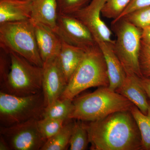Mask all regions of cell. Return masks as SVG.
<instances>
[{
	"instance_id": "5bb4252c",
	"label": "cell",
	"mask_w": 150,
	"mask_h": 150,
	"mask_svg": "<svg viewBox=\"0 0 150 150\" xmlns=\"http://www.w3.org/2000/svg\"><path fill=\"white\" fill-rule=\"evenodd\" d=\"M96 41L102 51L106 62L109 80L108 88L115 91L125 79L126 71L113 50L114 43L100 40Z\"/></svg>"
},
{
	"instance_id": "8992f818",
	"label": "cell",
	"mask_w": 150,
	"mask_h": 150,
	"mask_svg": "<svg viewBox=\"0 0 150 150\" xmlns=\"http://www.w3.org/2000/svg\"><path fill=\"white\" fill-rule=\"evenodd\" d=\"M111 25L116 36L113 50L126 73L143 77L139 65L142 30L124 18L112 21Z\"/></svg>"
},
{
	"instance_id": "ac0fdd59",
	"label": "cell",
	"mask_w": 150,
	"mask_h": 150,
	"mask_svg": "<svg viewBox=\"0 0 150 150\" xmlns=\"http://www.w3.org/2000/svg\"><path fill=\"white\" fill-rule=\"evenodd\" d=\"M73 120L69 119L67 120L62 129L57 134L48 139L40 150H67L69 145L75 121Z\"/></svg>"
},
{
	"instance_id": "4fadbf2b",
	"label": "cell",
	"mask_w": 150,
	"mask_h": 150,
	"mask_svg": "<svg viewBox=\"0 0 150 150\" xmlns=\"http://www.w3.org/2000/svg\"><path fill=\"white\" fill-rule=\"evenodd\" d=\"M35 37L40 57L43 62L59 56L62 40L51 28L40 23H34Z\"/></svg>"
},
{
	"instance_id": "83f0119b",
	"label": "cell",
	"mask_w": 150,
	"mask_h": 150,
	"mask_svg": "<svg viewBox=\"0 0 150 150\" xmlns=\"http://www.w3.org/2000/svg\"><path fill=\"white\" fill-rule=\"evenodd\" d=\"M150 6V0H131L129 5L118 18L112 21H116L133 11Z\"/></svg>"
},
{
	"instance_id": "ffe728a7",
	"label": "cell",
	"mask_w": 150,
	"mask_h": 150,
	"mask_svg": "<svg viewBox=\"0 0 150 150\" xmlns=\"http://www.w3.org/2000/svg\"><path fill=\"white\" fill-rule=\"evenodd\" d=\"M130 111L137 122L141 134L142 150H150V99L147 114H144L136 105L131 107Z\"/></svg>"
},
{
	"instance_id": "9a60e30c",
	"label": "cell",
	"mask_w": 150,
	"mask_h": 150,
	"mask_svg": "<svg viewBox=\"0 0 150 150\" xmlns=\"http://www.w3.org/2000/svg\"><path fill=\"white\" fill-rule=\"evenodd\" d=\"M32 4L21 0H0V24L30 19Z\"/></svg>"
},
{
	"instance_id": "e0dca14e",
	"label": "cell",
	"mask_w": 150,
	"mask_h": 150,
	"mask_svg": "<svg viewBox=\"0 0 150 150\" xmlns=\"http://www.w3.org/2000/svg\"><path fill=\"white\" fill-rule=\"evenodd\" d=\"M62 40L58 60L67 83L74 73L82 59L85 50L70 45Z\"/></svg>"
},
{
	"instance_id": "52a82bcc",
	"label": "cell",
	"mask_w": 150,
	"mask_h": 150,
	"mask_svg": "<svg viewBox=\"0 0 150 150\" xmlns=\"http://www.w3.org/2000/svg\"><path fill=\"white\" fill-rule=\"evenodd\" d=\"M43 92L19 96L0 92L1 126H9L43 118L45 109Z\"/></svg>"
},
{
	"instance_id": "f546056e",
	"label": "cell",
	"mask_w": 150,
	"mask_h": 150,
	"mask_svg": "<svg viewBox=\"0 0 150 150\" xmlns=\"http://www.w3.org/2000/svg\"><path fill=\"white\" fill-rule=\"evenodd\" d=\"M142 85L148 97L150 99V79L146 78H141Z\"/></svg>"
},
{
	"instance_id": "8fae6325",
	"label": "cell",
	"mask_w": 150,
	"mask_h": 150,
	"mask_svg": "<svg viewBox=\"0 0 150 150\" xmlns=\"http://www.w3.org/2000/svg\"><path fill=\"white\" fill-rule=\"evenodd\" d=\"M42 68V92L46 107L61 97L67 83L58 56L44 62Z\"/></svg>"
},
{
	"instance_id": "6da1fadb",
	"label": "cell",
	"mask_w": 150,
	"mask_h": 150,
	"mask_svg": "<svg viewBox=\"0 0 150 150\" xmlns=\"http://www.w3.org/2000/svg\"><path fill=\"white\" fill-rule=\"evenodd\" d=\"M86 126L91 150H142L139 129L130 110L113 112Z\"/></svg>"
},
{
	"instance_id": "44dd1931",
	"label": "cell",
	"mask_w": 150,
	"mask_h": 150,
	"mask_svg": "<svg viewBox=\"0 0 150 150\" xmlns=\"http://www.w3.org/2000/svg\"><path fill=\"white\" fill-rule=\"evenodd\" d=\"M75 121L69 142V150L87 149L90 143L86 124L84 121Z\"/></svg>"
},
{
	"instance_id": "3957f363",
	"label": "cell",
	"mask_w": 150,
	"mask_h": 150,
	"mask_svg": "<svg viewBox=\"0 0 150 150\" xmlns=\"http://www.w3.org/2000/svg\"><path fill=\"white\" fill-rule=\"evenodd\" d=\"M109 85L106 62L102 51L97 43L85 50L79 65L60 98L73 100L87 89L108 87Z\"/></svg>"
},
{
	"instance_id": "7a4b0ae2",
	"label": "cell",
	"mask_w": 150,
	"mask_h": 150,
	"mask_svg": "<svg viewBox=\"0 0 150 150\" xmlns=\"http://www.w3.org/2000/svg\"><path fill=\"white\" fill-rule=\"evenodd\" d=\"M73 103L74 108L69 119L89 122L117 111L130 110L134 105L108 87H100L93 92L75 98Z\"/></svg>"
},
{
	"instance_id": "cb8c5ba5",
	"label": "cell",
	"mask_w": 150,
	"mask_h": 150,
	"mask_svg": "<svg viewBox=\"0 0 150 150\" xmlns=\"http://www.w3.org/2000/svg\"><path fill=\"white\" fill-rule=\"evenodd\" d=\"M131 1L105 0L101 11V15L106 18L115 20L121 15Z\"/></svg>"
},
{
	"instance_id": "5b68a950",
	"label": "cell",
	"mask_w": 150,
	"mask_h": 150,
	"mask_svg": "<svg viewBox=\"0 0 150 150\" xmlns=\"http://www.w3.org/2000/svg\"><path fill=\"white\" fill-rule=\"evenodd\" d=\"M8 53L11 69L5 82L1 85V92L24 96L42 91L43 68L14 52Z\"/></svg>"
},
{
	"instance_id": "277c9868",
	"label": "cell",
	"mask_w": 150,
	"mask_h": 150,
	"mask_svg": "<svg viewBox=\"0 0 150 150\" xmlns=\"http://www.w3.org/2000/svg\"><path fill=\"white\" fill-rule=\"evenodd\" d=\"M0 47L6 52L18 54L33 64L43 67L35 26L30 19L0 24Z\"/></svg>"
},
{
	"instance_id": "484cf974",
	"label": "cell",
	"mask_w": 150,
	"mask_h": 150,
	"mask_svg": "<svg viewBox=\"0 0 150 150\" xmlns=\"http://www.w3.org/2000/svg\"><path fill=\"white\" fill-rule=\"evenodd\" d=\"M139 65L142 77L150 79V46L141 42Z\"/></svg>"
},
{
	"instance_id": "7402d4cb",
	"label": "cell",
	"mask_w": 150,
	"mask_h": 150,
	"mask_svg": "<svg viewBox=\"0 0 150 150\" xmlns=\"http://www.w3.org/2000/svg\"><path fill=\"white\" fill-rule=\"evenodd\" d=\"M66 121L42 118L38 121V127L42 137L47 141L62 129Z\"/></svg>"
},
{
	"instance_id": "4316f807",
	"label": "cell",
	"mask_w": 150,
	"mask_h": 150,
	"mask_svg": "<svg viewBox=\"0 0 150 150\" xmlns=\"http://www.w3.org/2000/svg\"><path fill=\"white\" fill-rule=\"evenodd\" d=\"M1 48L0 51V83L3 84L5 82L11 69V59L7 52Z\"/></svg>"
},
{
	"instance_id": "d4e9b609",
	"label": "cell",
	"mask_w": 150,
	"mask_h": 150,
	"mask_svg": "<svg viewBox=\"0 0 150 150\" xmlns=\"http://www.w3.org/2000/svg\"><path fill=\"white\" fill-rule=\"evenodd\" d=\"M91 0H56L59 13L72 15L83 8Z\"/></svg>"
},
{
	"instance_id": "2e32d148",
	"label": "cell",
	"mask_w": 150,
	"mask_h": 150,
	"mask_svg": "<svg viewBox=\"0 0 150 150\" xmlns=\"http://www.w3.org/2000/svg\"><path fill=\"white\" fill-rule=\"evenodd\" d=\"M58 15L56 0H37L32 3L30 20L34 23L44 25L55 31Z\"/></svg>"
},
{
	"instance_id": "603a6c76",
	"label": "cell",
	"mask_w": 150,
	"mask_h": 150,
	"mask_svg": "<svg viewBox=\"0 0 150 150\" xmlns=\"http://www.w3.org/2000/svg\"><path fill=\"white\" fill-rule=\"evenodd\" d=\"M122 18L140 29L149 27L150 26V6L136 10Z\"/></svg>"
},
{
	"instance_id": "ba28073f",
	"label": "cell",
	"mask_w": 150,
	"mask_h": 150,
	"mask_svg": "<svg viewBox=\"0 0 150 150\" xmlns=\"http://www.w3.org/2000/svg\"><path fill=\"white\" fill-rule=\"evenodd\" d=\"M38 121L33 119L11 126H1L0 134L11 150H41L46 141L39 131Z\"/></svg>"
},
{
	"instance_id": "30bf717a",
	"label": "cell",
	"mask_w": 150,
	"mask_h": 150,
	"mask_svg": "<svg viewBox=\"0 0 150 150\" xmlns=\"http://www.w3.org/2000/svg\"><path fill=\"white\" fill-rule=\"evenodd\" d=\"M105 0H91L87 5L73 14L91 33L95 40L114 43L111 30L101 18V11Z\"/></svg>"
},
{
	"instance_id": "d6986e66",
	"label": "cell",
	"mask_w": 150,
	"mask_h": 150,
	"mask_svg": "<svg viewBox=\"0 0 150 150\" xmlns=\"http://www.w3.org/2000/svg\"><path fill=\"white\" fill-rule=\"evenodd\" d=\"M74 108L73 100L59 98L45 107L43 118L63 120L69 119Z\"/></svg>"
},
{
	"instance_id": "f1b7e54d",
	"label": "cell",
	"mask_w": 150,
	"mask_h": 150,
	"mask_svg": "<svg viewBox=\"0 0 150 150\" xmlns=\"http://www.w3.org/2000/svg\"><path fill=\"white\" fill-rule=\"evenodd\" d=\"M142 41L150 46V26L142 30Z\"/></svg>"
},
{
	"instance_id": "1f68e13d",
	"label": "cell",
	"mask_w": 150,
	"mask_h": 150,
	"mask_svg": "<svg viewBox=\"0 0 150 150\" xmlns=\"http://www.w3.org/2000/svg\"><path fill=\"white\" fill-rule=\"evenodd\" d=\"M21 1H24L30 2H34L37 0H21Z\"/></svg>"
},
{
	"instance_id": "7c38bea8",
	"label": "cell",
	"mask_w": 150,
	"mask_h": 150,
	"mask_svg": "<svg viewBox=\"0 0 150 150\" xmlns=\"http://www.w3.org/2000/svg\"><path fill=\"white\" fill-rule=\"evenodd\" d=\"M126 76L115 91L129 100L144 114H147L149 99L141 82V78L134 74L126 73Z\"/></svg>"
},
{
	"instance_id": "4dcf8cb0",
	"label": "cell",
	"mask_w": 150,
	"mask_h": 150,
	"mask_svg": "<svg viewBox=\"0 0 150 150\" xmlns=\"http://www.w3.org/2000/svg\"><path fill=\"white\" fill-rule=\"evenodd\" d=\"M10 147L8 144L7 142L4 138L1 135L0 136V150H10Z\"/></svg>"
},
{
	"instance_id": "9c48e42d",
	"label": "cell",
	"mask_w": 150,
	"mask_h": 150,
	"mask_svg": "<svg viewBox=\"0 0 150 150\" xmlns=\"http://www.w3.org/2000/svg\"><path fill=\"white\" fill-rule=\"evenodd\" d=\"M54 32L67 43L85 50L97 44L85 25L70 15L59 13L57 28Z\"/></svg>"
}]
</instances>
